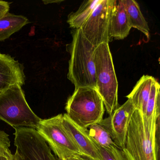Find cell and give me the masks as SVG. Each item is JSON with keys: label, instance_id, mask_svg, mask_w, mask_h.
Masks as SVG:
<instances>
[{"label": "cell", "instance_id": "cell-1", "mask_svg": "<svg viewBox=\"0 0 160 160\" xmlns=\"http://www.w3.org/2000/svg\"><path fill=\"white\" fill-rule=\"evenodd\" d=\"M160 115L147 121L135 109L129 123L122 149L127 160H159Z\"/></svg>", "mask_w": 160, "mask_h": 160}, {"label": "cell", "instance_id": "cell-14", "mask_svg": "<svg viewBox=\"0 0 160 160\" xmlns=\"http://www.w3.org/2000/svg\"><path fill=\"white\" fill-rule=\"evenodd\" d=\"M28 23L29 20L26 17L6 13L0 18V42L10 38Z\"/></svg>", "mask_w": 160, "mask_h": 160}, {"label": "cell", "instance_id": "cell-12", "mask_svg": "<svg viewBox=\"0 0 160 160\" xmlns=\"http://www.w3.org/2000/svg\"><path fill=\"white\" fill-rule=\"evenodd\" d=\"M131 28L122 0H113L108 25L110 40L113 38L124 39L129 35Z\"/></svg>", "mask_w": 160, "mask_h": 160}, {"label": "cell", "instance_id": "cell-9", "mask_svg": "<svg viewBox=\"0 0 160 160\" xmlns=\"http://www.w3.org/2000/svg\"><path fill=\"white\" fill-rule=\"evenodd\" d=\"M135 109L132 101L128 99L109 117L100 122L107 130L114 143L122 149L125 146L130 120Z\"/></svg>", "mask_w": 160, "mask_h": 160}, {"label": "cell", "instance_id": "cell-10", "mask_svg": "<svg viewBox=\"0 0 160 160\" xmlns=\"http://www.w3.org/2000/svg\"><path fill=\"white\" fill-rule=\"evenodd\" d=\"M25 81L23 65L10 55L0 53V92L14 85L22 87Z\"/></svg>", "mask_w": 160, "mask_h": 160}, {"label": "cell", "instance_id": "cell-6", "mask_svg": "<svg viewBox=\"0 0 160 160\" xmlns=\"http://www.w3.org/2000/svg\"><path fill=\"white\" fill-rule=\"evenodd\" d=\"M62 114L41 120L35 130L60 160H65L80 153L62 123Z\"/></svg>", "mask_w": 160, "mask_h": 160}, {"label": "cell", "instance_id": "cell-4", "mask_svg": "<svg viewBox=\"0 0 160 160\" xmlns=\"http://www.w3.org/2000/svg\"><path fill=\"white\" fill-rule=\"evenodd\" d=\"M96 90L109 116L118 107V82L108 43H103L93 52Z\"/></svg>", "mask_w": 160, "mask_h": 160}, {"label": "cell", "instance_id": "cell-8", "mask_svg": "<svg viewBox=\"0 0 160 160\" xmlns=\"http://www.w3.org/2000/svg\"><path fill=\"white\" fill-rule=\"evenodd\" d=\"M113 0H101L94 11L80 28L84 37L96 47L111 41L108 25Z\"/></svg>", "mask_w": 160, "mask_h": 160}, {"label": "cell", "instance_id": "cell-11", "mask_svg": "<svg viewBox=\"0 0 160 160\" xmlns=\"http://www.w3.org/2000/svg\"><path fill=\"white\" fill-rule=\"evenodd\" d=\"M62 123L80 153L97 160H102L99 148L89 135L88 129L81 128L74 123L66 114L63 115Z\"/></svg>", "mask_w": 160, "mask_h": 160}, {"label": "cell", "instance_id": "cell-16", "mask_svg": "<svg viewBox=\"0 0 160 160\" xmlns=\"http://www.w3.org/2000/svg\"><path fill=\"white\" fill-rule=\"evenodd\" d=\"M100 1L101 0H88L83 2L77 12L72 13L68 16L67 23L70 28L75 29L80 28Z\"/></svg>", "mask_w": 160, "mask_h": 160}, {"label": "cell", "instance_id": "cell-23", "mask_svg": "<svg viewBox=\"0 0 160 160\" xmlns=\"http://www.w3.org/2000/svg\"><path fill=\"white\" fill-rule=\"evenodd\" d=\"M5 155L8 158V160H20L17 152H15L14 154H12L10 150L5 153Z\"/></svg>", "mask_w": 160, "mask_h": 160}, {"label": "cell", "instance_id": "cell-7", "mask_svg": "<svg viewBox=\"0 0 160 160\" xmlns=\"http://www.w3.org/2000/svg\"><path fill=\"white\" fill-rule=\"evenodd\" d=\"M14 145L20 160H58L35 129L16 128Z\"/></svg>", "mask_w": 160, "mask_h": 160}, {"label": "cell", "instance_id": "cell-2", "mask_svg": "<svg viewBox=\"0 0 160 160\" xmlns=\"http://www.w3.org/2000/svg\"><path fill=\"white\" fill-rule=\"evenodd\" d=\"M95 47L86 39L80 28L72 34L68 78L75 88L90 87L96 89L93 52Z\"/></svg>", "mask_w": 160, "mask_h": 160}, {"label": "cell", "instance_id": "cell-13", "mask_svg": "<svg viewBox=\"0 0 160 160\" xmlns=\"http://www.w3.org/2000/svg\"><path fill=\"white\" fill-rule=\"evenodd\" d=\"M154 79L151 76L143 75L127 96V98L132 101L135 109L140 111L143 117L146 114L152 85Z\"/></svg>", "mask_w": 160, "mask_h": 160}, {"label": "cell", "instance_id": "cell-24", "mask_svg": "<svg viewBox=\"0 0 160 160\" xmlns=\"http://www.w3.org/2000/svg\"><path fill=\"white\" fill-rule=\"evenodd\" d=\"M0 160H8V159L5 154L4 155L0 156Z\"/></svg>", "mask_w": 160, "mask_h": 160}, {"label": "cell", "instance_id": "cell-17", "mask_svg": "<svg viewBox=\"0 0 160 160\" xmlns=\"http://www.w3.org/2000/svg\"><path fill=\"white\" fill-rule=\"evenodd\" d=\"M160 84L155 79L152 85L146 114L143 117L147 121H152L157 114H160Z\"/></svg>", "mask_w": 160, "mask_h": 160}, {"label": "cell", "instance_id": "cell-5", "mask_svg": "<svg viewBox=\"0 0 160 160\" xmlns=\"http://www.w3.org/2000/svg\"><path fill=\"white\" fill-rule=\"evenodd\" d=\"M0 119L14 129H36L42 119L30 107L21 86L14 85L0 93Z\"/></svg>", "mask_w": 160, "mask_h": 160}, {"label": "cell", "instance_id": "cell-21", "mask_svg": "<svg viewBox=\"0 0 160 160\" xmlns=\"http://www.w3.org/2000/svg\"><path fill=\"white\" fill-rule=\"evenodd\" d=\"M10 10V4L7 2L0 1V18L2 17Z\"/></svg>", "mask_w": 160, "mask_h": 160}, {"label": "cell", "instance_id": "cell-18", "mask_svg": "<svg viewBox=\"0 0 160 160\" xmlns=\"http://www.w3.org/2000/svg\"><path fill=\"white\" fill-rule=\"evenodd\" d=\"M88 130L91 138L99 147L108 148L116 145L107 130L101 122H97L91 125Z\"/></svg>", "mask_w": 160, "mask_h": 160}, {"label": "cell", "instance_id": "cell-22", "mask_svg": "<svg viewBox=\"0 0 160 160\" xmlns=\"http://www.w3.org/2000/svg\"><path fill=\"white\" fill-rule=\"evenodd\" d=\"M58 160H60L58 159ZM65 160H97L96 159H93L90 156H87V155H84L82 153H79V154H76V155H74L68 159Z\"/></svg>", "mask_w": 160, "mask_h": 160}, {"label": "cell", "instance_id": "cell-15", "mask_svg": "<svg viewBox=\"0 0 160 160\" xmlns=\"http://www.w3.org/2000/svg\"><path fill=\"white\" fill-rule=\"evenodd\" d=\"M122 1L131 28L137 29L147 38H149V28L138 3L134 0H122Z\"/></svg>", "mask_w": 160, "mask_h": 160}, {"label": "cell", "instance_id": "cell-3", "mask_svg": "<svg viewBox=\"0 0 160 160\" xmlns=\"http://www.w3.org/2000/svg\"><path fill=\"white\" fill-rule=\"evenodd\" d=\"M65 110L66 115L74 123L81 128L88 129L103 119L105 107L96 89L81 87L75 88L69 97Z\"/></svg>", "mask_w": 160, "mask_h": 160}, {"label": "cell", "instance_id": "cell-20", "mask_svg": "<svg viewBox=\"0 0 160 160\" xmlns=\"http://www.w3.org/2000/svg\"><path fill=\"white\" fill-rule=\"evenodd\" d=\"M11 140L9 135L4 131L0 130V156L4 155L10 150Z\"/></svg>", "mask_w": 160, "mask_h": 160}, {"label": "cell", "instance_id": "cell-25", "mask_svg": "<svg viewBox=\"0 0 160 160\" xmlns=\"http://www.w3.org/2000/svg\"><path fill=\"white\" fill-rule=\"evenodd\" d=\"M1 92H0V93H1Z\"/></svg>", "mask_w": 160, "mask_h": 160}, {"label": "cell", "instance_id": "cell-19", "mask_svg": "<svg viewBox=\"0 0 160 160\" xmlns=\"http://www.w3.org/2000/svg\"><path fill=\"white\" fill-rule=\"evenodd\" d=\"M98 147L102 160H127L122 149L117 145H112L108 148Z\"/></svg>", "mask_w": 160, "mask_h": 160}]
</instances>
